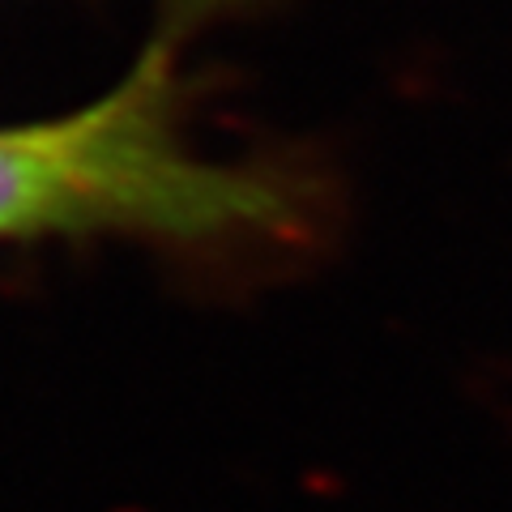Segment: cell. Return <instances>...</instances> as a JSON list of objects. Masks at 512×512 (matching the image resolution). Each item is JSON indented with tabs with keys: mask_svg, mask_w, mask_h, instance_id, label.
Listing matches in <instances>:
<instances>
[{
	"mask_svg": "<svg viewBox=\"0 0 512 512\" xmlns=\"http://www.w3.org/2000/svg\"><path fill=\"white\" fill-rule=\"evenodd\" d=\"M295 214L299 197L274 175L184 146L163 47L73 116L0 128V239L137 231L205 244L278 235Z\"/></svg>",
	"mask_w": 512,
	"mask_h": 512,
	"instance_id": "6da1fadb",
	"label": "cell"
}]
</instances>
